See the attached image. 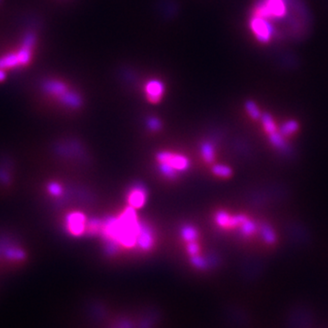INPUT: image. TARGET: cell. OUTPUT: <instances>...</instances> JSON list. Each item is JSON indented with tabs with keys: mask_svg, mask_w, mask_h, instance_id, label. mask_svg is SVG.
Segmentation results:
<instances>
[{
	"mask_svg": "<svg viewBox=\"0 0 328 328\" xmlns=\"http://www.w3.org/2000/svg\"><path fill=\"white\" fill-rule=\"evenodd\" d=\"M156 163L164 177L173 180L191 168V160L186 155L172 151H160L156 154Z\"/></svg>",
	"mask_w": 328,
	"mask_h": 328,
	"instance_id": "cell-1",
	"label": "cell"
},
{
	"mask_svg": "<svg viewBox=\"0 0 328 328\" xmlns=\"http://www.w3.org/2000/svg\"><path fill=\"white\" fill-rule=\"evenodd\" d=\"M64 226L69 235L73 237H80L88 233L89 220L87 215L80 211H72L66 214Z\"/></svg>",
	"mask_w": 328,
	"mask_h": 328,
	"instance_id": "cell-2",
	"label": "cell"
},
{
	"mask_svg": "<svg viewBox=\"0 0 328 328\" xmlns=\"http://www.w3.org/2000/svg\"><path fill=\"white\" fill-rule=\"evenodd\" d=\"M287 12L284 0H266L258 9V15L263 18H282Z\"/></svg>",
	"mask_w": 328,
	"mask_h": 328,
	"instance_id": "cell-3",
	"label": "cell"
},
{
	"mask_svg": "<svg viewBox=\"0 0 328 328\" xmlns=\"http://www.w3.org/2000/svg\"><path fill=\"white\" fill-rule=\"evenodd\" d=\"M251 27L254 35L260 42H269L274 33V27L268 19L256 16L251 20Z\"/></svg>",
	"mask_w": 328,
	"mask_h": 328,
	"instance_id": "cell-4",
	"label": "cell"
},
{
	"mask_svg": "<svg viewBox=\"0 0 328 328\" xmlns=\"http://www.w3.org/2000/svg\"><path fill=\"white\" fill-rule=\"evenodd\" d=\"M146 189L142 185H136L133 186L129 190L128 194H127V204L128 206L134 210H139L142 209L147 203Z\"/></svg>",
	"mask_w": 328,
	"mask_h": 328,
	"instance_id": "cell-5",
	"label": "cell"
},
{
	"mask_svg": "<svg viewBox=\"0 0 328 328\" xmlns=\"http://www.w3.org/2000/svg\"><path fill=\"white\" fill-rule=\"evenodd\" d=\"M154 245V235L151 228L142 224L138 236L137 248L142 252H148Z\"/></svg>",
	"mask_w": 328,
	"mask_h": 328,
	"instance_id": "cell-6",
	"label": "cell"
},
{
	"mask_svg": "<svg viewBox=\"0 0 328 328\" xmlns=\"http://www.w3.org/2000/svg\"><path fill=\"white\" fill-rule=\"evenodd\" d=\"M201 155L206 163L212 164L215 160L216 151L211 142H205L201 146Z\"/></svg>",
	"mask_w": 328,
	"mask_h": 328,
	"instance_id": "cell-7",
	"label": "cell"
},
{
	"mask_svg": "<svg viewBox=\"0 0 328 328\" xmlns=\"http://www.w3.org/2000/svg\"><path fill=\"white\" fill-rule=\"evenodd\" d=\"M181 237L184 243H191V242H195L199 239V234L195 227L192 225H183L181 229Z\"/></svg>",
	"mask_w": 328,
	"mask_h": 328,
	"instance_id": "cell-8",
	"label": "cell"
},
{
	"mask_svg": "<svg viewBox=\"0 0 328 328\" xmlns=\"http://www.w3.org/2000/svg\"><path fill=\"white\" fill-rule=\"evenodd\" d=\"M147 96L151 102H159L162 94V86L157 81H153L147 86Z\"/></svg>",
	"mask_w": 328,
	"mask_h": 328,
	"instance_id": "cell-9",
	"label": "cell"
},
{
	"mask_svg": "<svg viewBox=\"0 0 328 328\" xmlns=\"http://www.w3.org/2000/svg\"><path fill=\"white\" fill-rule=\"evenodd\" d=\"M212 173L218 177L221 178H228L230 177L233 173V171L230 167H228L226 165H222V164H215L213 165L212 168Z\"/></svg>",
	"mask_w": 328,
	"mask_h": 328,
	"instance_id": "cell-10",
	"label": "cell"
},
{
	"mask_svg": "<svg viewBox=\"0 0 328 328\" xmlns=\"http://www.w3.org/2000/svg\"><path fill=\"white\" fill-rule=\"evenodd\" d=\"M47 191L49 192V195L52 196L54 198H59L63 195L64 189L59 182H50L47 185Z\"/></svg>",
	"mask_w": 328,
	"mask_h": 328,
	"instance_id": "cell-11",
	"label": "cell"
},
{
	"mask_svg": "<svg viewBox=\"0 0 328 328\" xmlns=\"http://www.w3.org/2000/svg\"><path fill=\"white\" fill-rule=\"evenodd\" d=\"M186 253L190 258L195 257L198 255H201V246L198 244V241L195 242H191L186 244Z\"/></svg>",
	"mask_w": 328,
	"mask_h": 328,
	"instance_id": "cell-12",
	"label": "cell"
},
{
	"mask_svg": "<svg viewBox=\"0 0 328 328\" xmlns=\"http://www.w3.org/2000/svg\"><path fill=\"white\" fill-rule=\"evenodd\" d=\"M246 109H247V111H248L251 117H253L254 119H257L260 117V111L258 110L257 106L253 102H247L246 103Z\"/></svg>",
	"mask_w": 328,
	"mask_h": 328,
	"instance_id": "cell-13",
	"label": "cell"
},
{
	"mask_svg": "<svg viewBox=\"0 0 328 328\" xmlns=\"http://www.w3.org/2000/svg\"><path fill=\"white\" fill-rule=\"evenodd\" d=\"M263 120H264V123H265L266 129H268V130H273V129H275V125H274V122L271 119L270 116L265 114V115L263 116Z\"/></svg>",
	"mask_w": 328,
	"mask_h": 328,
	"instance_id": "cell-14",
	"label": "cell"
},
{
	"mask_svg": "<svg viewBox=\"0 0 328 328\" xmlns=\"http://www.w3.org/2000/svg\"><path fill=\"white\" fill-rule=\"evenodd\" d=\"M148 126L151 130H158L160 128V121L156 119H152L148 122Z\"/></svg>",
	"mask_w": 328,
	"mask_h": 328,
	"instance_id": "cell-15",
	"label": "cell"
}]
</instances>
